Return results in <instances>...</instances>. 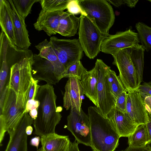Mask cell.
I'll list each match as a JSON object with an SVG mask.
<instances>
[{
  "label": "cell",
  "instance_id": "obj_16",
  "mask_svg": "<svg viewBox=\"0 0 151 151\" xmlns=\"http://www.w3.org/2000/svg\"><path fill=\"white\" fill-rule=\"evenodd\" d=\"M65 88L63 107L66 110L70 108L74 109L81 114L84 93L80 80L76 78H69Z\"/></svg>",
  "mask_w": 151,
  "mask_h": 151
},
{
  "label": "cell",
  "instance_id": "obj_8",
  "mask_svg": "<svg viewBox=\"0 0 151 151\" xmlns=\"http://www.w3.org/2000/svg\"><path fill=\"white\" fill-rule=\"evenodd\" d=\"M131 47L119 50L112 55L113 64L118 68L119 72L118 76L127 92L136 90L138 88Z\"/></svg>",
  "mask_w": 151,
  "mask_h": 151
},
{
  "label": "cell",
  "instance_id": "obj_35",
  "mask_svg": "<svg viewBox=\"0 0 151 151\" xmlns=\"http://www.w3.org/2000/svg\"><path fill=\"white\" fill-rule=\"evenodd\" d=\"M107 1L115 6L118 7L124 4L126 5L131 8L135 7L138 1L134 0H107Z\"/></svg>",
  "mask_w": 151,
  "mask_h": 151
},
{
  "label": "cell",
  "instance_id": "obj_29",
  "mask_svg": "<svg viewBox=\"0 0 151 151\" xmlns=\"http://www.w3.org/2000/svg\"><path fill=\"white\" fill-rule=\"evenodd\" d=\"M70 0H40L42 9L49 11H63Z\"/></svg>",
  "mask_w": 151,
  "mask_h": 151
},
{
  "label": "cell",
  "instance_id": "obj_4",
  "mask_svg": "<svg viewBox=\"0 0 151 151\" xmlns=\"http://www.w3.org/2000/svg\"><path fill=\"white\" fill-rule=\"evenodd\" d=\"M26 104L18 101L16 93L8 88L2 111L0 114V143L5 134L14 128L21 120L25 112Z\"/></svg>",
  "mask_w": 151,
  "mask_h": 151
},
{
  "label": "cell",
  "instance_id": "obj_5",
  "mask_svg": "<svg viewBox=\"0 0 151 151\" xmlns=\"http://www.w3.org/2000/svg\"><path fill=\"white\" fill-rule=\"evenodd\" d=\"M78 29V40L83 51L89 58H94L101 51L102 42L107 36L88 17L82 15Z\"/></svg>",
  "mask_w": 151,
  "mask_h": 151
},
{
  "label": "cell",
  "instance_id": "obj_14",
  "mask_svg": "<svg viewBox=\"0 0 151 151\" xmlns=\"http://www.w3.org/2000/svg\"><path fill=\"white\" fill-rule=\"evenodd\" d=\"M32 74L35 80L44 81L51 85H55L60 81L52 64L38 55H33Z\"/></svg>",
  "mask_w": 151,
  "mask_h": 151
},
{
  "label": "cell",
  "instance_id": "obj_45",
  "mask_svg": "<svg viewBox=\"0 0 151 151\" xmlns=\"http://www.w3.org/2000/svg\"><path fill=\"white\" fill-rule=\"evenodd\" d=\"M33 131V128L31 125L27 126L26 129V132L27 135L31 134Z\"/></svg>",
  "mask_w": 151,
  "mask_h": 151
},
{
  "label": "cell",
  "instance_id": "obj_23",
  "mask_svg": "<svg viewBox=\"0 0 151 151\" xmlns=\"http://www.w3.org/2000/svg\"><path fill=\"white\" fill-rule=\"evenodd\" d=\"M80 21V17L63 12L60 18L57 33L67 37L74 36L79 29Z\"/></svg>",
  "mask_w": 151,
  "mask_h": 151
},
{
  "label": "cell",
  "instance_id": "obj_31",
  "mask_svg": "<svg viewBox=\"0 0 151 151\" xmlns=\"http://www.w3.org/2000/svg\"><path fill=\"white\" fill-rule=\"evenodd\" d=\"M87 71L80 60H79L66 69L62 75V78H74L81 80L83 74Z\"/></svg>",
  "mask_w": 151,
  "mask_h": 151
},
{
  "label": "cell",
  "instance_id": "obj_21",
  "mask_svg": "<svg viewBox=\"0 0 151 151\" xmlns=\"http://www.w3.org/2000/svg\"><path fill=\"white\" fill-rule=\"evenodd\" d=\"M0 24L1 31L6 36L10 46L13 48L18 49L15 44L13 20L6 0H0Z\"/></svg>",
  "mask_w": 151,
  "mask_h": 151
},
{
  "label": "cell",
  "instance_id": "obj_25",
  "mask_svg": "<svg viewBox=\"0 0 151 151\" xmlns=\"http://www.w3.org/2000/svg\"><path fill=\"white\" fill-rule=\"evenodd\" d=\"M128 138V144L129 147H147L149 140L146 124L138 125Z\"/></svg>",
  "mask_w": 151,
  "mask_h": 151
},
{
  "label": "cell",
  "instance_id": "obj_47",
  "mask_svg": "<svg viewBox=\"0 0 151 151\" xmlns=\"http://www.w3.org/2000/svg\"><path fill=\"white\" fill-rule=\"evenodd\" d=\"M123 151V150H122V151Z\"/></svg>",
  "mask_w": 151,
  "mask_h": 151
},
{
  "label": "cell",
  "instance_id": "obj_10",
  "mask_svg": "<svg viewBox=\"0 0 151 151\" xmlns=\"http://www.w3.org/2000/svg\"><path fill=\"white\" fill-rule=\"evenodd\" d=\"M67 128L73 135L79 144L90 146L91 132L90 121L88 115L82 110L81 114L76 110L70 109L67 117Z\"/></svg>",
  "mask_w": 151,
  "mask_h": 151
},
{
  "label": "cell",
  "instance_id": "obj_44",
  "mask_svg": "<svg viewBox=\"0 0 151 151\" xmlns=\"http://www.w3.org/2000/svg\"><path fill=\"white\" fill-rule=\"evenodd\" d=\"M37 109L36 108L33 109L29 112V115L33 120H35L37 117L38 114Z\"/></svg>",
  "mask_w": 151,
  "mask_h": 151
},
{
  "label": "cell",
  "instance_id": "obj_7",
  "mask_svg": "<svg viewBox=\"0 0 151 151\" xmlns=\"http://www.w3.org/2000/svg\"><path fill=\"white\" fill-rule=\"evenodd\" d=\"M94 67L97 80L96 107L106 117L115 104V100L111 91L107 77L108 71L110 67L100 59H96Z\"/></svg>",
  "mask_w": 151,
  "mask_h": 151
},
{
  "label": "cell",
  "instance_id": "obj_3",
  "mask_svg": "<svg viewBox=\"0 0 151 151\" xmlns=\"http://www.w3.org/2000/svg\"><path fill=\"white\" fill-rule=\"evenodd\" d=\"M78 4L91 20L104 35H109V31L115 19L113 9L106 0L78 1Z\"/></svg>",
  "mask_w": 151,
  "mask_h": 151
},
{
  "label": "cell",
  "instance_id": "obj_1",
  "mask_svg": "<svg viewBox=\"0 0 151 151\" xmlns=\"http://www.w3.org/2000/svg\"><path fill=\"white\" fill-rule=\"evenodd\" d=\"M57 96L52 85L40 86L35 99L39 102L38 114L33 121L34 134L40 137L55 133L62 116L56 106Z\"/></svg>",
  "mask_w": 151,
  "mask_h": 151
},
{
  "label": "cell",
  "instance_id": "obj_33",
  "mask_svg": "<svg viewBox=\"0 0 151 151\" xmlns=\"http://www.w3.org/2000/svg\"><path fill=\"white\" fill-rule=\"evenodd\" d=\"M78 0H70L67 7L68 12L74 15L81 14L86 16L87 15L86 13L82 9L78 2Z\"/></svg>",
  "mask_w": 151,
  "mask_h": 151
},
{
  "label": "cell",
  "instance_id": "obj_39",
  "mask_svg": "<svg viewBox=\"0 0 151 151\" xmlns=\"http://www.w3.org/2000/svg\"><path fill=\"white\" fill-rule=\"evenodd\" d=\"M144 100L147 112L151 113V96H146Z\"/></svg>",
  "mask_w": 151,
  "mask_h": 151
},
{
  "label": "cell",
  "instance_id": "obj_9",
  "mask_svg": "<svg viewBox=\"0 0 151 151\" xmlns=\"http://www.w3.org/2000/svg\"><path fill=\"white\" fill-rule=\"evenodd\" d=\"M50 41L65 69L82 58L83 51L78 39H59L52 36Z\"/></svg>",
  "mask_w": 151,
  "mask_h": 151
},
{
  "label": "cell",
  "instance_id": "obj_20",
  "mask_svg": "<svg viewBox=\"0 0 151 151\" xmlns=\"http://www.w3.org/2000/svg\"><path fill=\"white\" fill-rule=\"evenodd\" d=\"M39 51L38 55L51 62L54 66L58 78L60 81L62 75L65 71V67L59 59L52 45L47 39L35 46Z\"/></svg>",
  "mask_w": 151,
  "mask_h": 151
},
{
  "label": "cell",
  "instance_id": "obj_12",
  "mask_svg": "<svg viewBox=\"0 0 151 151\" xmlns=\"http://www.w3.org/2000/svg\"><path fill=\"white\" fill-rule=\"evenodd\" d=\"M34 120L25 113L17 125L8 132L9 140L5 151H27V127L33 124Z\"/></svg>",
  "mask_w": 151,
  "mask_h": 151
},
{
  "label": "cell",
  "instance_id": "obj_30",
  "mask_svg": "<svg viewBox=\"0 0 151 151\" xmlns=\"http://www.w3.org/2000/svg\"><path fill=\"white\" fill-rule=\"evenodd\" d=\"M15 7L18 14L24 20L31 13L33 4L40 0H13Z\"/></svg>",
  "mask_w": 151,
  "mask_h": 151
},
{
  "label": "cell",
  "instance_id": "obj_17",
  "mask_svg": "<svg viewBox=\"0 0 151 151\" xmlns=\"http://www.w3.org/2000/svg\"><path fill=\"white\" fill-rule=\"evenodd\" d=\"M64 11L49 12L41 9L34 24L37 30H43L49 36L57 33L60 16Z\"/></svg>",
  "mask_w": 151,
  "mask_h": 151
},
{
  "label": "cell",
  "instance_id": "obj_2",
  "mask_svg": "<svg viewBox=\"0 0 151 151\" xmlns=\"http://www.w3.org/2000/svg\"><path fill=\"white\" fill-rule=\"evenodd\" d=\"M91 132L90 147L93 151H114L120 137L115 126L96 106L88 108Z\"/></svg>",
  "mask_w": 151,
  "mask_h": 151
},
{
  "label": "cell",
  "instance_id": "obj_37",
  "mask_svg": "<svg viewBox=\"0 0 151 151\" xmlns=\"http://www.w3.org/2000/svg\"><path fill=\"white\" fill-rule=\"evenodd\" d=\"M39 105V101L36 99H31L28 100L27 102L26 109L25 113H28L30 111L35 109H38Z\"/></svg>",
  "mask_w": 151,
  "mask_h": 151
},
{
  "label": "cell",
  "instance_id": "obj_43",
  "mask_svg": "<svg viewBox=\"0 0 151 151\" xmlns=\"http://www.w3.org/2000/svg\"><path fill=\"white\" fill-rule=\"evenodd\" d=\"M78 144L76 140L73 142H70L68 151H80L78 147Z\"/></svg>",
  "mask_w": 151,
  "mask_h": 151
},
{
  "label": "cell",
  "instance_id": "obj_28",
  "mask_svg": "<svg viewBox=\"0 0 151 151\" xmlns=\"http://www.w3.org/2000/svg\"><path fill=\"white\" fill-rule=\"evenodd\" d=\"M107 77L111 91L115 100L122 93L127 92L118 76L110 68L108 71Z\"/></svg>",
  "mask_w": 151,
  "mask_h": 151
},
{
  "label": "cell",
  "instance_id": "obj_38",
  "mask_svg": "<svg viewBox=\"0 0 151 151\" xmlns=\"http://www.w3.org/2000/svg\"><path fill=\"white\" fill-rule=\"evenodd\" d=\"M9 88L8 84L5 87L1 92L0 93V114H1L6 93Z\"/></svg>",
  "mask_w": 151,
  "mask_h": 151
},
{
  "label": "cell",
  "instance_id": "obj_26",
  "mask_svg": "<svg viewBox=\"0 0 151 151\" xmlns=\"http://www.w3.org/2000/svg\"><path fill=\"white\" fill-rule=\"evenodd\" d=\"M132 59L136 72L138 87L143 80L144 66V55L145 49L139 44L132 47Z\"/></svg>",
  "mask_w": 151,
  "mask_h": 151
},
{
  "label": "cell",
  "instance_id": "obj_46",
  "mask_svg": "<svg viewBox=\"0 0 151 151\" xmlns=\"http://www.w3.org/2000/svg\"><path fill=\"white\" fill-rule=\"evenodd\" d=\"M147 1H150V2H151V0H148Z\"/></svg>",
  "mask_w": 151,
  "mask_h": 151
},
{
  "label": "cell",
  "instance_id": "obj_19",
  "mask_svg": "<svg viewBox=\"0 0 151 151\" xmlns=\"http://www.w3.org/2000/svg\"><path fill=\"white\" fill-rule=\"evenodd\" d=\"M41 147L37 151H68L70 142L68 136L55 133L40 137Z\"/></svg>",
  "mask_w": 151,
  "mask_h": 151
},
{
  "label": "cell",
  "instance_id": "obj_40",
  "mask_svg": "<svg viewBox=\"0 0 151 151\" xmlns=\"http://www.w3.org/2000/svg\"><path fill=\"white\" fill-rule=\"evenodd\" d=\"M124 151H151L147 147H134L128 146Z\"/></svg>",
  "mask_w": 151,
  "mask_h": 151
},
{
  "label": "cell",
  "instance_id": "obj_36",
  "mask_svg": "<svg viewBox=\"0 0 151 151\" xmlns=\"http://www.w3.org/2000/svg\"><path fill=\"white\" fill-rule=\"evenodd\" d=\"M39 81L33 78L29 92L28 100L35 99L40 86L38 84Z\"/></svg>",
  "mask_w": 151,
  "mask_h": 151
},
{
  "label": "cell",
  "instance_id": "obj_34",
  "mask_svg": "<svg viewBox=\"0 0 151 151\" xmlns=\"http://www.w3.org/2000/svg\"><path fill=\"white\" fill-rule=\"evenodd\" d=\"M144 98L147 96H151V82H144L137 89Z\"/></svg>",
  "mask_w": 151,
  "mask_h": 151
},
{
  "label": "cell",
  "instance_id": "obj_22",
  "mask_svg": "<svg viewBox=\"0 0 151 151\" xmlns=\"http://www.w3.org/2000/svg\"><path fill=\"white\" fill-rule=\"evenodd\" d=\"M84 94L96 107L97 106V77L94 67L82 75L80 80Z\"/></svg>",
  "mask_w": 151,
  "mask_h": 151
},
{
  "label": "cell",
  "instance_id": "obj_13",
  "mask_svg": "<svg viewBox=\"0 0 151 151\" xmlns=\"http://www.w3.org/2000/svg\"><path fill=\"white\" fill-rule=\"evenodd\" d=\"M127 93L126 113L137 125L147 124L149 120L141 94L137 89Z\"/></svg>",
  "mask_w": 151,
  "mask_h": 151
},
{
  "label": "cell",
  "instance_id": "obj_32",
  "mask_svg": "<svg viewBox=\"0 0 151 151\" xmlns=\"http://www.w3.org/2000/svg\"><path fill=\"white\" fill-rule=\"evenodd\" d=\"M127 96V92L124 91L120 94L115 100V108L124 113L126 112Z\"/></svg>",
  "mask_w": 151,
  "mask_h": 151
},
{
  "label": "cell",
  "instance_id": "obj_42",
  "mask_svg": "<svg viewBox=\"0 0 151 151\" xmlns=\"http://www.w3.org/2000/svg\"><path fill=\"white\" fill-rule=\"evenodd\" d=\"M40 137L39 136H36L32 138L30 141V145L36 147L37 149L40 141Z\"/></svg>",
  "mask_w": 151,
  "mask_h": 151
},
{
  "label": "cell",
  "instance_id": "obj_18",
  "mask_svg": "<svg viewBox=\"0 0 151 151\" xmlns=\"http://www.w3.org/2000/svg\"><path fill=\"white\" fill-rule=\"evenodd\" d=\"M115 126L120 137H128L134 132L138 125L132 120L126 113H123L114 107L107 115Z\"/></svg>",
  "mask_w": 151,
  "mask_h": 151
},
{
  "label": "cell",
  "instance_id": "obj_24",
  "mask_svg": "<svg viewBox=\"0 0 151 151\" xmlns=\"http://www.w3.org/2000/svg\"><path fill=\"white\" fill-rule=\"evenodd\" d=\"M0 93L5 87L8 74L9 65L7 60V54L9 43L4 33L1 31L0 37Z\"/></svg>",
  "mask_w": 151,
  "mask_h": 151
},
{
  "label": "cell",
  "instance_id": "obj_6",
  "mask_svg": "<svg viewBox=\"0 0 151 151\" xmlns=\"http://www.w3.org/2000/svg\"><path fill=\"white\" fill-rule=\"evenodd\" d=\"M32 53L15 63L10 68L9 88L20 96H28L33 77Z\"/></svg>",
  "mask_w": 151,
  "mask_h": 151
},
{
  "label": "cell",
  "instance_id": "obj_41",
  "mask_svg": "<svg viewBox=\"0 0 151 151\" xmlns=\"http://www.w3.org/2000/svg\"><path fill=\"white\" fill-rule=\"evenodd\" d=\"M149 137V142L147 145V147L151 151V122L149 121L147 124Z\"/></svg>",
  "mask_w": 151,
  "mask_h": 151
},
{
  "label": "cell",
  "instance_id": "obj_27",
  "mask_svg": "<svg viewBox=\"0 0 151 151\" xmlns=\"http://www.w3.org/2000/svg\"><path fill=\"white\" fill-rule=\"evenodd\" d=\"M135 27L142 45L147 52L151 50V27L142 22L136 23Z\"/></svg>",
  "mask_w": 151,
  "mask_h": 151
},
{
  "label": "cell",
  "instance_id": "obj_15",
  "mask_svg": "<svg viewBox=\"0 0 151 151\" xmlns=\"http://www.w3.org/2000/svg\"><path fill=\"white\" fill-rule=\"evenodd\" d=\"M14 26L15 45L19 49L27 50L31 45L24 20L17 13L12 0H6Z\"/></svg>",
  "mask_w": 151,
  "mask_h": 151
},
{
  "label": "cell",
  "instance_id": "obj_11",
  "mask_svg": "<svg viewBox=\"0 0 151 151\" xmlns=\"http://www.w3.org/2000/svg\"><path fill=\"white\" fill-rule=\"evenodd\" d=\"M140 42L138 33L129 28L107 36L102 42L101 51L112 55L119 50L136 45Z\"/></svg>",
  "mask_w": 151,
  "mask_h": 151
}]
</instances>
